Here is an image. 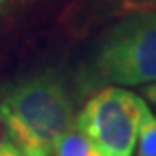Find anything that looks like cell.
<instances>
[{
	"instance_id": "1",
	"label": "cell",
	"mask_w": 156,
	"mask_h": 156,
	"mask_svg": "<svg viewBox=\"0 0 156 156\" xmlns=\"http://www.w3.org/2000/svg\"><path fill=\"white\" fill-rule=\"evenodd\" d=\"M0 122L19 147L49 156L75 122L73 102L57 72L21 75L0 88Z\"/></svg>"
},
{
	"instance_id": "2",
	"label": "cell",
	"mask_w": 156,
	"mask_h": 156,
	"mask_svg": "<svg viewBox=\"0 0 156 156\" xmlns=\"http://www.w3.org/2000/svg\"><path fill=\"white\" fill-rule=\"evenodd\" d=\"M87 77L90 85L156 83V12L113 21L90 55Z\"/></svg>"
},
{
	"instance_id": "3",
	"label": "cell",
	"mask_w": 156,
	"mask_h": 156,
	"mask_svg": "<svg viewBox=\"0 0 156 156\" xmlns=\"http://www.w3.org/2000/svg\"><path fill=\"white\" fill-rule=\"evenodd\" d=\"M147 109L133 92L107 87L88 98L75 117V126L87 133L102 156H132Z\"/></svg>"
},
{
	"instance_id": "4",
	"label": "cell",
	"mask_w": 156,
	"mask_h": 156,
	"mask_svg": "<svg viewBox=\"0 0 156 156\" xmlns=\"http://www.w3.org/2000/svg\"><path fill=\"white\" fill-rule=\"evenodd\" d=\"M145 12H156V0H75L66 15V27L83 34L92 27Z\"/></svg>"
},
{
	"instance_id": "5",
	"label": "cell",
	"mask_w": 156,
	"mask_h": 156,
	"mask_svg": "<svg viewBox=\"0 0 156 156\" xmlns=\"http://www.w3.org/2000/svg\"><path fill=\"white\" fill-rule=\"evenodd\" d=\"M55 156H102L98 147L88 136L75 126V122L66 130L53 147Z\"/></svg>"
},
{
	"instance_id": "6",
	"label": "cell",
	"mask_w": 156,
	"mask_h": 156,
	"mask_svg": "<svg viewBox=\"0 0 156 156\" xmlns=\"http://www.w3.org/2000/svg\"><path fill=\"white\" fill-rule=\"evenodd\" d=\"M139 151L137 156H156V117L147 109L139 128Z\"/></svg>"
},
{
	"instance_id": "7",
	"label": "cell",
	"mask_w": 156,
	"mask_h": 156,
	"mask_svg": "<svg viewBox=\"0 0 156 156\" xmlns=\"http://www.w3.org/2000/svg\"><path fill=\"white\" fill-rule=\"evenodd\" d=\"M0 156H45V154L23 149V147H19L17 143H13L12 139H8V141L0 143Z\"/></svg>"
},
{
	"instance_id": "8",
	"label": "cell",
	"mask_w": 156,
	"mask_h": 156,
	"mask_svg": "<svg viewBox=\"0 0 156 156\" xmlns=\"http://www.w3.org/2000/svg\"><path fill=\"white\" fill-rule=\"evenodd\" d=\"M34 2H40V0H0V13L13 12V9L30 6V4H34Z\"/></svg>"
},
{
	"instance_id": "9",
	"label": "cell",
	"mask_w": 156,
	"mask_h": 156,
	"mask_svg": "<svg viewBox=\"0 0 156 156\" xmlns=\"http://www.w3.org/2000/svg\"><path fill=\"white\" fill-rule=\"evenodd\" d=\"M145 96H147L149 102H152L156 105V83H151V87L145 88Z\"/></svg>"
}]
</instances>
